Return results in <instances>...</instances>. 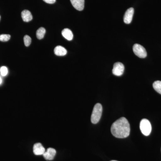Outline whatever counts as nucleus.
I'll list each match as a JSON object with an SVG mask.
<instances>
[{"label": "nucleus", "mask_w": 161, "mask_h": 161, "mask_svg": "<svg viewBox=\"0 0 161 161\" xmlns=\"http://www.w3.org/2000/svg\"><path fill=\"white\" fill-rule=\"evenodd\" d=\"M112 135L118 138H125L130 134V125L125 117H121L112 124L111 128Z\"/></svg>", "instance_id": "f257e3e1"}, {"label": "nucleus", "mask_w": 161, "mask_h": 161, "mask_svg": "<svg viewBox=\"0 0 161 161\" xmlns=\"http://www.w3.org/2000/svg\"><path fill=\"white\" fill-rule=\"evenodd\" d=\"M103 107L100 103H96L94 106L91 116V121L92 123H98L100 120L102 114Z\"/></svg>", "instance_id": "f03ea898"}, {"label": "nucleus", "mask_w": 161, "mask_h": 161, "mask_svg": "<svg viewBox=\"0 0 161 161\" xmlns=\"http://www.w3.org/2000/svg\"><path fill=\"white\" fill-rule=\"evenodd\" d=\"M140 128L142 134L146 136L150 135L152 130L150 122L146 119H144L141 120Z\"/></svg>", "instance_id": "7ed1b4c3"}, {"label": "nucleus", "mask_w": 161, "mask_h": 161, "mask_svg": "<svg viewBox=\"0 0 161 161\" xmlns=\"http://www.w3.org/2000/svg\"><path fill=\"white\" fill-rule=\"evenodd\" d=\"M133 51L135 54L139 58H146L147 56V52L144 47L140 44H135L133 46Z\"/></svg>", "instance_id": "20e7f679"}, {"label": "nucleus", "mask_w": 161, "mask_h": 161, "mask_svg": "<svg viewBox=\"0 0 161 161\" xmlns=\"http://www.w3.org/2000/svg\"><path fill=\"white\" fill-rule=\"evenodd\" d=\"M125 70V66L122 63L120 62H116L114 64L112 69L113 75L117 76H120L123 74Z\"/></svg>", "instance_id": "39448f33"}, {"label": "nucleus", "mask_w": 161, "mask_h": 161, "mask_svg": "<svg viewBox=\"0 0 161 161\" xmlns=\"http://www.w3.org/2000/svg\"><path fill=\"white\" fill-rule=\"evenodd\" d=\"M56 150L53 148H49L43 153V156L47 160H53L56 155Z\"/></svg>", "instance_id": "423d86ee"}, {"label": "nucleus", "mask_w": 161, "mask_h": 161, "mask_svg": "<svg viewBox=\"0 0 161 161\" xmlns=\"http://www.w3.org/2000/svg\"><path fill=\"white\" fill-rule=\"evenodd\" d=\"M133 14H134V9L133 8H130L127 9L124 17V21L125 23L129 24L131 23Z\"/></svg>", "instance_id": "0eeeda50"}, {"label": "nucleus", "mask_w": 161, "mask_h": 161, "mask_svg": "<svg viewBox=\"0 0 161 161\" xmlns=\"http://www.w3.org/2000/svg\"><path fill=\"white\" fill-rule=\"evenodd\" d=\"M45 149L40 143L35 144L33 147V153L36 155H43L45 152Z\"/></svg>", "instance_id": "6e6552de"}, {"label": "nucleus", "mask_w": 161, "mask_h": 161, "mask_svg": "<svg viewBox=\"0 0 161 161\" xmlns=\"http://www.w3.org/2000/svg\"><path fill=\"white\" fill-rule=\"evenodd\" d=\"M74 8L79 11H81L84 8L85 0H70Z\"/></svg>", "instance_id": "1a4fd4ad"}, {"label": "nucleus", "mask_w": 161, "mask_h": 161, "mask_svg": "<svg viewBox=\"0 0 161 161\" xmlns=\"http://www.w3.org/2000/svg\"><path fill=\"white\" fill-rule=\"evenodd\" d=\"M22 18L23 21L25 22H28L32 19L33 17L31 13L27 10H24L21 14Z\"/></svg>", "instance_id": "9d476101"}, {"label": "nucleus", "mask_w": 161, "mask_h": 161, "mask_svg": "<svg viewBox=\"0 0 161 161\" xmlns=\"http://www.w3.org/2000/svg\"><path fill=\"white\" fill-rule=\"evenodd\" d=\"M67 53V51L66 49L61 46H57L54 49V53L57 56H65L66 54Z\"/></svg>", "instance_id": "9b49d317"}, {"label": "nucleus", "mask_w": 161, "mask_h": 161, "mask_svg": "<svg viewBox=\"0 0 161 161\" xmlns=\"http://www.w3.org/2000/svg\"><path fill=\"white\" fill-rule=\"evenodd\" d=\"M62 35L67 40L70 41L73 38V33L68 28H65L62 31Z\"/></svg>", "instance_id": "f8f14e48"}, {"label": "nucleus", "mask_w": 161, "mask_h": 161, "mask_svg": "<svg viewBox=\"0 0 161 161\" xmlns=\"http://www.w3.org/2000/svg\"><path fill=\"white\" fill-rule=\"evenodd\" d=\"M46 33V30L43 27H40L37 31L36 36L39 40H41L44 37V35Z\"/></svg>", "instance_id": "ddd939ff"}, {"label": "nucleus", "mask_w": 161, "mask_h": 161, "mask_svg": "<svg viewBox=\"0 0 161 161\" xmlns=\"http://www.w3.org/2000/svg\"><path fill=\"white\" fill-rule=\"evenodd\" d=\"M154 89L158 93H159L161 95V81L157 80L153 82V85Z\"/></svg>", "instance_id": "4468645a"}, {"label": "nucleus", "mask_w": 161, "mask_h": 161, "mask_svg": "<svg viewBox=\"0 0 161 161\" xmlns=\"http://www.w3.org/2000/svg\"><path fill=\"white\" fill-rule=\"evenodd\" d=\"M10 39V36L9 35L3 34L0 35V41L2 42H7Z\"/></svg>", "instance_id": "2eb2a0df"}, {"label": "nucleus", "mask_w": 161, "mask_h": 161, "mask_svg": "<svg viewBox=\"0 0 161 161\" xmlns=\"http://www.w3.org/2000/svg\"><path fill=\"white\" fill-rule=\"evenodd\" d=\"M24 42L25 46L26 47L29 46L31 42V38L29 36L26 35L24 37Z\"/></svg>", "instance_id": "dca6fc26"}, {"label": "nucleus", "mask_w": 161, "mask_h": 161, "mask_svg": "<svg viewBox=\"0 0 161 161\" xmlns=\"http://www.w3.org/2000/svg\"><path fill=\"white\" fill-rule=\"evenodd\" d=\"M8 69L6 66H3L0 68V73L3 76H6L8 74Z\"/></svg>", "instance_id": "f3484780"}, {"label": "nucleus", "mask_w": 161, "mask_h": 161, "mask_svg": "<svg viewBox=\"0 0 161 161\" xmlns=\"http://www.w3.org/2000/svg\"><path fill=\"white\" fill-rule=\"evenodd\" d=\"M43 1L48 4H53L56 2V0H43Z\"/></svg>", "instance_id": "a211bd4d"}, {"label": "nucleus", "mask_w": 161, "mask_h": 161, "mask_svg": "<svg viewBox=\"0 0 161 161\" xmlns=\"http://www.w3.org/2000/svg\"><path fill=\"white\" fill-rule=\"evenodd\" d=\"M2 81H3V80H2V78H1V76H0V85L2 84Z\"/></svg>", "instance_id": "6ab92c4d"}, {"label": "nucleus", "mask_w": 161, "mask_h": 161, "mask_svg": "<svg viewBox=\"0 0 161 161\" xmlns=\"http://www.w3.org/2000/svg\"><path fill=\"white\" fill-rule=\"evenodd\" d=\"M115 161V160H112V161Z\"/></svg>", "instance_id": "aec40b11"}, {"label": "nucleus", "mask_w": 161, "mask_h": 161, "mask_svg": "<svg viewBox=\"0 0 161 161\" xmlns=\"http://www.w3.org/2000/svg\"><path fill=\"white\" fill-rule=\"evenodd\" d=\"M0 19H1V16H0Z\"/></svg>", "instance_id": "412c9836"}]
</instances>
